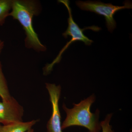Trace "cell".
I'll return each instance as SVG.
<instances>
[{
    "label": "cell",
    "instance_id": "obj_1",
    "mask_svg": "<svg viewBox=\"0 0 132 132\" xmlns=\"http://www.w3.org/2000/svg\"><path fill=\"white\" fill-rule=\"evenodd\" d=\"M41 6L39 2L34 0H13L9 16L18 21L25 31L26 47L37 52H45L46 47L41 42L34 29L33 17L39 14Z\"/></svg>",
    "mask_w": 132,
    "mask_h": 132
},
{
    "label": "cell",
    "instance_id": "obj_2",
    "mask_svg": "<svg viewBox=\"0 0 132 132\" xmlns=\"http://www.w3.org/2000/svg\"><path fill=\"white\" fill-rule=\"evenodd\" d=\"M95 101V96L92 95L78 104H74L72 109L68 108L63 104L62 108L65 112L66 117L62 125V130L71 126H79L87 128L90 132H100V111L97 109L93 113L90 111L91 106Z\"/></svg>",
    "mask_w": 132,
    "mask_h": 132
},
{
    "label": "cell",
    "instance_id": "obj_3",
    "mask_svg": "<svg viewBox=\"0 0 132 132\" xmlns=\"http://www.w3.org/2000/svg\"><path fill=\"white\" fill-rule=\"evenodd\" d=\"M58 2L62 3L65 5L68 12L69 18L68 19V27L66 31L62 34L64 38H67L68 36H70L71 39L59 52V54L50 64H47L43 68V73L45 75H47L50 73L53 70V68L55 64L59 63L61 60L62 55L68 48L74 42L78 41L82 42L87 46H90L93 42L85 35L84 32L85 30L90 29L94 31H100L101 28L97 26H93L86 27L83 29L81 28L74 21L72 15V10L69 5V1L68 0H59Z\"/></svg>",
    "mask_w": 132,
    "mask_h": 132
},
{
    "label": "cell",
    "instance_id": "obj_4",
    "mask_svg": "<svg viewBox=\"0 0 132 132\" xmlns=\"http://www.w3.org/2000/svg\"><path fill=\"white\" fill-rule=\"evenodd\" d=\"M122 6H115L112 3H105L100 1H78L76 4L78 7L82 10L94 12L105 17L108 31L112 32L116 28V23L114 15L117 12L121 9H132V2L126 1Z\"/></svg>",
    "mask_w": 132,
    "mask_h": 132
},
{
    "label": "cell",
    "instance_id": "obj_5",
    "mask_svg": "<svg viewBox=\"0 0 132 132\" xmlns=\"http://www.w3.org/2000/svg\"><path fill=\"white\" fill-rule=\"evenodd\" d=\"M50 100L52 103V116L47 124V132H63L61 127V116L59 108V101L61 94L60 85L46 83Z\"/></svg>",
    "mask_w": 132,
    "mask_h": 132
},
{
    "label": "cell",
    "instance_id": "obj_6",
    "mask_svg": "<svg viewBox=\"0 0 132 132\" xmlns=\"http://www.w3.org/2000/svg\"><path fill=\"white\" fill-rule=\"evenodd\" d=\"M23 107L13 97L7 101L0 102V124L7 125L23 121Z\"/></svg>",
    "mask_w": 132,
    "mask_h": 132
},
{
    "label": "cell",
    "instance_id": "obj_7",
    "mask_svg": "<svg viewBox=\"0 0 132 132\" xmlns=\"http://www.w3.org/2000/svg\"><path fill=\"white\" fill-rule=\"evenodd\" d=\"M39 121L34 120L27 122H16L7 125L0 124V132H27Z\"/></svg>",
    "mask_w": 132,
    "mask_h": 132
},
{
    "label": "cell",
    "instance_id": "obj_8",
    "mask_svg": "<svg viewBox=\"0 0 132 132\" xmlns=\"http://www.w3.org/2000/svg\"><path fill=\"white\" fill-rule=\"evenodd\" d=\"M13 0H0V26L5 24L12 9Z\"/></svg>",
    "mask_w": 132,
    "mask_h": 132
},
{
    "label": "cell",
    "instance_id": "obj_9",
    "mask_svg": "<svg viewBox=\"0 0 132 132\" xmlns=\"http://www.w3.org/2000/svg\"><path fill=\"white\" fill-rule=\"evenodd\" d=\"M12 96L10 93L7 82L3 72L1 64L0 62V97L2 101L9 100Z\"/></svg>",
    "mask_w": 132,
    "mask_h": 132
},
{
    "label": "cell",
    "instance_id": "obj_10",
    "mask_svg": "<svg viewBox=\"0 0 132 132\" xmlns=\"http://www.w3.org/2000/svg\"><path fill=\"white\" fill-rule=\"evenodd\" d=\"M112 115V113L108 114L106 115L104 120L100 122L102 132H114L113 130H112V126L110 125Z\"/></svg>",
    "mask_w": 132,
    "mask_h": 132
},
{
    "label": "cell",
    "instance_id": "obj_11",
    "mask_svg": "<svg viewBox=\"0 0 132 132\" xmlns=\"http://www.w3.org/2000/svg\"><path fill=\"white\" fill-rule=\"evenodd\" d=\"M4 43L0 39V54L2 51V49L4 47Z\"/></svg>",
    "mask_w": 132,
    "mask_h": 132
},
{
    "label": "cell",
    "instance_id": "obj_12",
    "mask_svg": "<svg viewBox=\"0 0 132 132\" xmlns=\"http://www.w3.org/2000/svg\"><path fill=\"white\" fill-rule=\"evenodd\" d=\"M27 132H34V130H33V129H32V128H31V129L29 130Z\"/></svg>",
    "mask_w": 132,
    "mask_h": 132
},
{
    "label": "cell",
    "instance_id": "obj_13",
    "mask_svg": "<svg viewBox=\"0 0 132 132\" xmlns=\"http://www.w3.org/2000/svg\"><path fill=\"white\" fill-rule=\"evenodd\" d=\"M130 132H132V131H131H131H130Z\"/></svg>",
    "mask_w": 132,
    "mask_h": 132
}]
</instances>
